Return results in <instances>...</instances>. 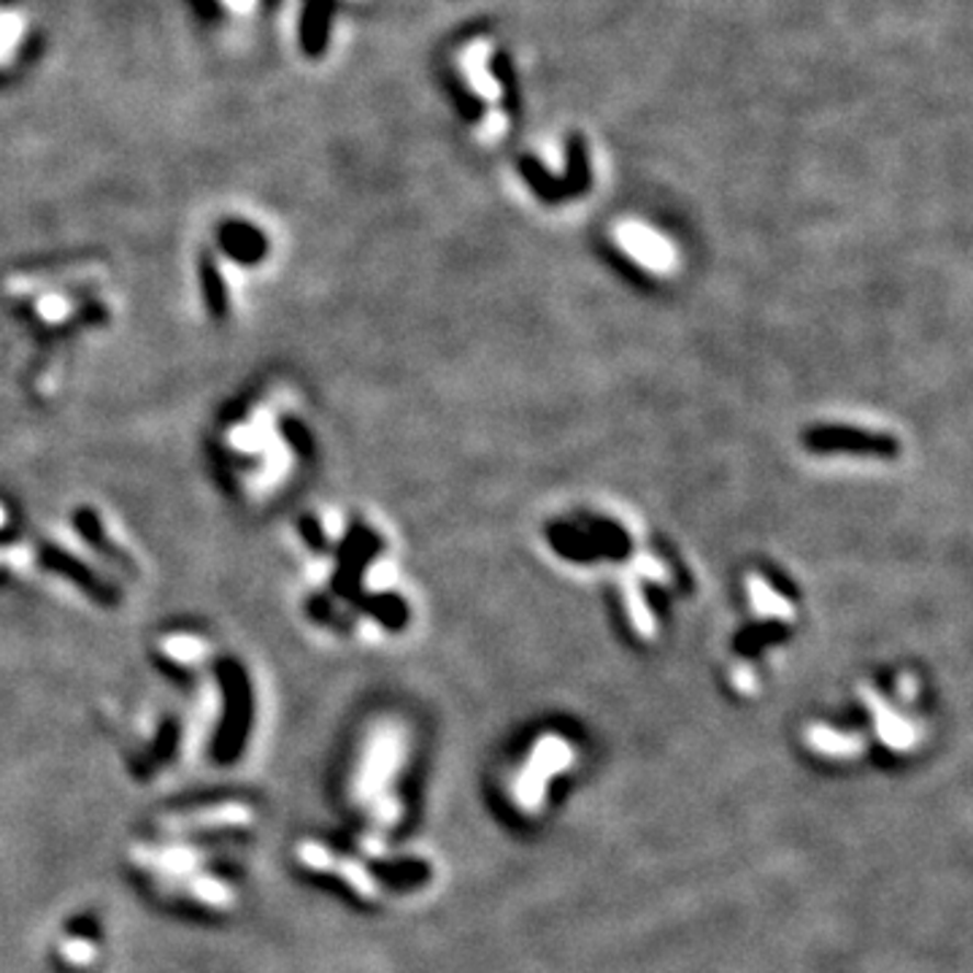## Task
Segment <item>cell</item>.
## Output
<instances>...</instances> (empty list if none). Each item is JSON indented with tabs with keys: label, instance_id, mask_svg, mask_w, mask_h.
Here are the masks:
<instances>
[{
	"label": "cell",
	"instance_id": "cell-7",
	"mask_svg": "<svg viewBox=\"0 0 973 973\" xmlns=\"http://www.w3.org/2000/svg\"><path fill=\"white\" fill-rule=\"evenodd\" d=\"M60 958L68 965H73V969H87V965H92L98 960V947L90 938L71 936L66 941H60Z\"/></svg>",
	"mask_w": 973,
	"mask_h": 973
},
{
	"label": "cell",
	"instance_id": "cell-8",
	"mask_svg": "<svg viewBox=\"0 0 973 973\" xmlns=\"http://www.w3.org/2000/svg\"><path fill=\"white\" fill-rule=\"evenodd\" d=\"M751 596H755V603L760 606L762 611H766V614H779V611H787L784 609V600L777 596V592H771L768 590L766 585H762V581H755V585H751Z\"/></svg>",
	"mask_w": 973,
	"mask_h": 973
},
{
	"label": "cell",
	"instance_id": "cell-2",
	"mask_svg": "<svg viewBox=\"0 0 973 973\" xmlns=\"http://www.w3.org/2000/svg\"><path fill=\"white\" fill-rule=\"evenodd\" d=\"M295 855H298L301 865H306L308 871L333 873V876L341 879V882L363 901H376L378 895H382V884H378V879L363 865V862L354 858H343V855L333 852V849L325 847V844L301 841L298 847H295Z\"/></svg>",
	"mask_w": 973,
	"mask_h": 973
},
{
	"label": "cell",
	"instance_id": "cell-3",
	"mask_svg": "<svg viewBox=\"0 0 973 973\" xmlns=\"http://www.w3.org/2000/svg\"><path fill=\"white\" fill-rule=\"evenodd\" d=\"M254 823V808L241 801L214 803V806L192 808V812L168 814L160 827L166 833H197V830H225V827H249Z\"/></svg>",
	"mask_w": 973,
	"mask_h": 973
},
{
	"label": "cell",
	"instance_id": "cell-6",
	"mask_svg": "<svg viewBox=\"0 0 973 973\" xmlns=\"http://www.w3.org/2000/svg\"><path fill=\"white\" fill-rule=\"evenodd\" d=\"M166 887H171L173 893H182L188 898L203 903L208 908H217V912H227V908L236 906L238 895L225 879L214 876V873L206 871H195L190 876L182 879H173V882H166Z\"/></svg>",
	"mask_w": 973,
	"mask_h": 973
},
{
	"label": "cell",
	"instance_id": "cell-4",
	"mask_svg": "<svg viewBox=\"0 0 973 973\" xmlns=\"http://www.w3.org/2000/svg\"><path fill=\"white\" fill-rule=\"evenodd\" d=\"M208 858H212V855L203 852V849L197 847H190V844H162V847L133 849V860L138 862V868L155 873V876L160 879V884L201 871L203 862Z\"/></svg>",
	"mask_w": 973,
	"mask_h": 973
},
{
	"label": "cell",
	"instance_id": "cell-1",
	"mask_svg": "<svg viewBox=\"0 0 973 973\" xmlns=\"http://www.w3.org/2000/svg\"><path fill=\"white\" fill-rule=\"evenodd\" d=\"M406 760V736L400 727L382 725L365 742L352 777V797L371 814L378 830H393L404 817V803L393 792V782Z\"/></svg>",
	"mask_w": 973,
	"mask_h": 973
},
{
	"label": "cell",
	"instance_id": "cell-5",
	"mask_svg": "<svg viewBox=\"0 0 973 973\" xmlns=\"http://www.w3.org/2000/svg\"><path fill=\"white\" fill-rule=\"evenodd\" d=\"M616 244L649 271L668 273L676 265L674 244H668L660 233L641 223L616 225Z\"/></svg>",
	"mask_w": 973,
	"mask_h": 973
}]
</instances>
